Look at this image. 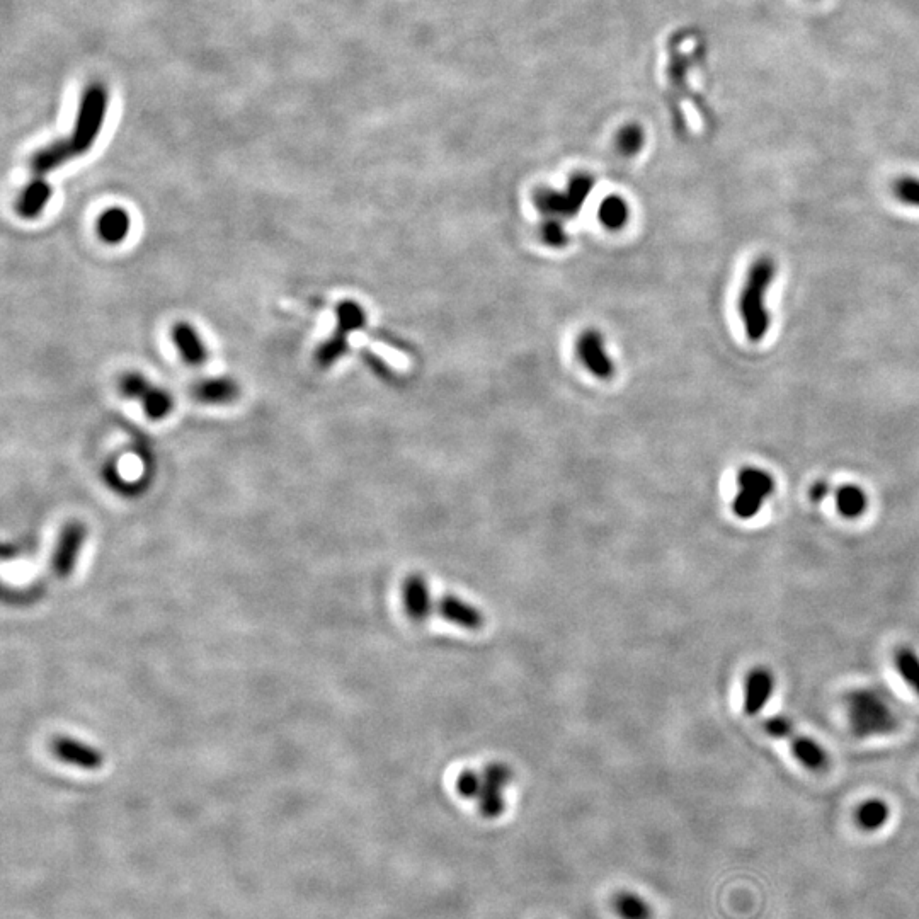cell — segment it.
Returning <instances> with one entry per match:
<instances>
[{
  "mask_svg": "<svg viewBox=\"0 0 919 919\" xmlns=\"http://www.w3.org/2000/svg\"><path fill=\"white\" fill-rule=\"evenodd\" d=\"M108 106V94L103 86H91L84 92L80 101L79 116L75 123L72 137L48 145L45 149L38 150L31 159V174L33 179H45L48 172L55 171L65 162L86 154L94 142L98 140L99 132L103 128L104 116Z\"/></svg>",
  "mask_w": 919,
  "mask_h": 919,
  "instance_id": "cell-1",
  "label": "cell"
},
{
  "mask_svg": "<svg viewBox=\"0 0 919 919\" xmlns=\"http://www.w3.org/2000/svg\"><path fill=\"white\" fill-rule=\"evenodd\" d=\"M777 266L770 256H761L751 264L739 297V315L751 343H761L770 331L771 315L766 297L775 280Z\"/></svg>",
  "mask_w": 919,
  "mask_h": 919,
  "instance_id": "cell-2",
  "label": "cell"
},
{
  "mask_svg": "<svg viewBox=\"0 0 919 919\" xmlns=\"http://www.w3.org/2000/svg\"><path fill=\"white\" fill-rule=\"evenodd\" d=\"M846 712L851 731L858 737L885 736L896 731L899 725L891 703L877 690L851 691L846 697Z\"/></svg>",
  "mask_w": 919,
  "mask_h": 919,
  "instance_id": "cell-3",
  "label": "cell"
},
{
  "mask_svg": "<svg viewBox=\"0 0 919 919\" xmlns=\"http://www.w3.org/2000/svg\"><path fill=\"white\" fill-rule=\"evenodd\" d=\"M594 179L588 174H576L564 191L540 189L535 195V205L548 218L574 217L583 208L584 201L593 191Z\"/></svg>",
  "mask_w": 919,
  "mask_h": 919,
  "instance_id": "cell-4",
  "label": "cell"
},
{
  "mask_svg": "<svg viewBox=\"0 0 919 919\" xmlns=\"http://www.w3.org/2000/svg\"><path fill=\"white\" fill-rule=\"evenodd\" d=\"M737 492L732 501V511L739 520H753L765 506L766 499L775 492V479L770 472L758 467H744L737 475Z\"/></svg>",
  "mask_w": 919,
  "mask_h": 919,
  "instance_id": "cell-5",
  "label": "cell"
},
{
  "mask_svg": "<svg viewBox=\"0 0 919 919\" xmlns=\"http://www.w3.org/2000/svg\"><path fill=\"white\" fill-rule=\"evenodd\" d=\"M365 320V310L361 309L358 303L349 302V300L339 303V307H337L336 332L317 351V363H319V366L329 368L332 363H336L343 356L344 351L348 349L349 334L365 326Z\"/></svg>",
  "mask_w": 919,
  "mask_h": 919,
  "instance_id": "cell-6",
  "label": "cell"
},
{
  "mask_svg": "<svg viewBox=\"0 0 919 919\" xmlns=\"http://www.w3.org/2000/svg\"><path fill=\"white\" fill-rule=\"evenodd\" d=\"M763 727L771 737H778V739H785L788 743H792L795 758L805 768L821 771L828 766V754L822 749L821 744H817L811 737L800 736L790 720L783 719V717H770L765 720Z\"/></svg>",
  "mask_w": 919,
  "mask_h": 919,
  "instance_id": "cell-7",
  "label": "cell"
},
{
  "mask_svg": "<svg viewBox=\"0 0 919 919\" xmlns=\"http://www.w3.org/2000/svg\"><path fill=\"white\" fill-rule=\"evenodd\" d=\"M120 392L125 395L126 399L140 400L142 402L145 414L159 421L169 416L172 411V397L167 394L166 390H160L155 387L147 378L140 373H126L120 378Z\"/></svg>",
  "mask_w": 919,
  "mask_h": 919,
  "instance_id": "cell-8",
  "label": "cell"
},
{
  "mask_svg": "<svg viewBox=\"0 0 919 919\" xmlns=\"http://www.w3.org/2000/svg\"><path fill=\"white\" fill-rule=\"evenodd\" d=\"M511 778H513V773L509 770V766L501 765V763H492L480 771V788L475 802L484 816L497 817L503 814L506 809L504 790L511 782Z\"/></svg>",
  "mask_w": 919,
  "mask_h": 919,
  "instance_id": "cell-9",
  "label": "cell"
},
{
  "mask_svg": "<svg viewBox=\"0 0 919 919\" xmlns=\"http://www.w3.org/2000/svg\"><path fill=\"white\" fill-rule=\"evenodd\" d=\"M86 537V526L79 521L69 523L63 528L62 535L58 538L57 550L53 554L52 567L55 576L65 579L72 574Z\"/></svg>",
  "mask_w": 919,
  "mask_h": 919,
  "instance_id": "cell-10",
  "label": "cell"
},
{
  "mask_svg": "<svg viewBox=\"0 0 919 919\" xmlns=\"http://www.w3.org/2000/svg\"><path fill=\"white\" fill-rule=\"evenodd\" d=\"M52 751L58 760L80 770H99L104 765V756L98 748L82 743L72 737L58 736L52 741Z\"/></svg>",
  "mask_w": 919,
  "mask_h": 919,
  "instance_id": "cell-11",
  "label": "cell"
},
{
  "mask_svg": "<svg viewBox=\"0 0 919 919\" xmlns=\"http://www.w3.org/2000/svg\"><path fill=\"white\" fill-rule=\"evenodd\" d=\"M434 611L446 622L465 630H479L484 627L482 611L455 594H445L434 601Z\"/></svg>",
  "mask_w": 919,
  "mask_h": 919,
  "instance_id": "cell-12",
  "label": "cell"
},
{
  "mask_svg": "<svg viewBox=\"0 0 919 919\" xmlns=\"http://www.w3.org/2000/svg\"><path fill=\"white\" fill-rule=\"evenodd\" d=\"M402 603H404L407 615L416 622H424L426 618L433 615L434 601L431 598L426 577L419 576V574L407 577L402 586Z\"/></svg>",
  "mask_w": 919,
  "mask_h": 919,
  "instance_id": "cell-13",
  "label": "cell"
},
{
  "mask_svg": "<svg viewBox=\"0 0 919 919\" xmlns=\"http://www.w3.org/2000/svg\"><path fill=\"white\" fill-rule=\"evenodd\" d=\"M577 353L583 365L594 377L610 378L613 375V363L606 354L603 337L598 332H584L583 336L579 337Z\"/></svg>",
  "mask_w": 919,
  "mask_h": 919,
  "instance_id": "cell-14",
  "label": "cell"
},
{
  "mask_svg": "<svg viewBox=\"0 0 919 919\" xmlns=\"http://www.w3.org/2000/svg\"><path fill=\"white\" fill-rule=\"evenodd\" d=\"M775 688L773 674L765 668H756L744 681V712L758 715L765 708Z\"/></svg>",
  "mask_w": 919,
  "mask_h": 919,
  "instance_id": "cell-15",
  "label": "cell"
},
{
  "mask_svg": "<svg viewBox=\"0 0 919 919\" xmlns=\"http://www.w3.org/2000/svg\"><path fill=\"white\" fill-rule=\"evenodd\" d=\"M191 394L203 404L222 406L239 399V385L229 378H206L193 385Z\"/></svg>",
  "mask_w": 919,
  "mask_h": 919,
  "instance_id": "cell-16",
  "label": "cell"
},
{
  "mask_svg": "<svg viewBox=\"0 0 919 919\" xmlns=\"http://www.w3.org/2000/svg\"><path fill=\"white\" fill-rule=\"evenodd\" d=\"M172 339L188 365L201 366L208 360L205 344L201 343L195 327L189 326L186 322H179L172 329Z\"/></svg>",
  "mask_w": 919,
  "mask_h": 919,
  "instance_id": "cell-17",
  "label": "cell"
},
{
  "mask_svg": "<svg viewBox=\"0 0 919 919\" xmlns=\"http://www.w3.org/2000/svg\"><path fill=\"white\" fill-rule=\"evenodd\" d=\"M50 196H52V188L45 179H31L28 186L24 188L23 195L19 196L18 206H16L19 215L28 220L40 217Z\"/></svg>",
  "mask_w": 919,
  "mask_h": 919,
  "instance_id": "cell-18",
  "label": "cell"
},
{
  "mask_svg": "<svg viewBox=\"0 0 919 919\" xmlns=\"http://www.w3.org/2000/svg\"><path fill=\"white\" fill-rule=\"evenodd\" d=\"M98 232L108 244H120L130 232V217L121 208H111L99 218Z\"/></svg>",
  "mask_w": 919,
  "mask_h": 919,
  "instance_id": "cell-19",
  "label": "cell"
},
{
  "mask_svg": "<svg viewBox=\"0 0 919 919\" xmlns=\"http://www.w3.org/2000/svg\"><path fill=\"white\" fill-rule=\"evenodd\" d=\"M836 508L846 520H857L868 508V497L862 487L855 484L841 486L836 492Z\"/></svg>",
  "mask_w": 919,
  "mask_h": 919,
  "instance_id": "cell-20",
  "label": "cell"
},
{
  "mask_svg": "<svg viewBox=\"0 0 919 919\" xmlns=\"http://www.w3.org/2000/svg\"><path fill=\"white\" fill-rule=\"evenodd\" d=\"M891 809L885 804L884 800L870 799L865 800L857 812H855V821L860 828L865 831H877L882 828L885 822L889 821Z\"/></svg>",
  "mask_w": 919,
  "mask_h": 919,
  "instance_id": "cell-21",
  "label": "cell"
},
{
  "mask_svg": "<svg viewBox=\"0 0 919 919\" xmlns=\"http://www.w3.org/2000/svg\"><path fill=\"white\" fill-rule=\"evenodd\" d=\"M615 911L622 919H651L652 909L649 902L635 892H620L615 897Z\"/></svg>",
  "mask_w": 919,
  "mask_h": 919,
  "instance_id": "cell-22",
  "label": "cell"
},
{
  "mask_svg": "<svg viewBox=\"0 0 919 919\" xmlns=\"http://www.w3.org/2000/svg\"><path fill=\"white\" fill-rule=\"evenodd\" d=\"M598 218L606 229L618 230L628 222V205L620 196H608L601 203Z\"/></svg>",
  "mask_w": 919,
  "mask_h": 919,
  "instance_id": "cell-23",
  "label": "cell"
},
{
  "mask_svg": "<svg viewBox=\"0 0 919 919\" xmlns=\"http://www.w3.org/2000/svg\"><path fill=\"white\" fill-rule=\"evenodd\" d=\"M894 666L902 680L906 681L919 695V656L909 647H901L894 654Z\"/></svg>",
  "mask_w": 919,
  "mask_h": 919,
  "instance_id": "cell-24",
  "label": "cell"
},
{
  "mask_svg": "<svg viewBox=\"0 0 919 919\" xmlns=\"http://www.w3.org/2000/svg\"><path fill=\"white\" fill-rule=\"evenodd\" d=\"M644 142H646V135H644V130L639 125L623 126L620 133H618V150L623 155H627V157L639 154L642 147H644Z\"/></svg>",
  "mask_w": 919,
  "mask_h": 919,
  "instance_id": "cell-25",
  "label": "cell"
},
{
  "mask_svg": "<svg viewBox=\"0 0 919 919\" xmlns=\"http://www.w3.org/2000/svg\"><path fill=\"white\" fill-rule=\"evenodd\" d=\"M892 193L904 205L919 208V177H899L892 184Z\"/></svg>",
  "mask_w": 919,
  "mask_h": 919,
  "instance_id": "cell-26",
  "label": "cell"
},
{
  "mask_svg": "<svg viewBox=\"0 0 919 919\" xmlns=\"http://www.w3.org/2000/svg\"><path fill=\"white\" fill-rule=\"evenodd\" d=\"M542 239L543 242L550 247H564L567 242H569L566 230H564L562 223H560L557 218H550V220L543 225Z\"/></svg>",
  "mask_w": 919,
  "mask_h": 919,
  "instance_id": "cell-27",
  "label": "cell"
},
{
  "mask_svg": "<svg viewBox=\"0 0 919 919\" xmlns=\"http://www.w3.org/2000/svg\"><path fill=\"white\" fill-rule=\"evenodd\" d=\"M480 788V771L465 770L458 775L457 790L458 794L465 799L475 800L479 794Z\"/></svg>",
  "mask_w": 919,
  "mask_h": 919,
  "instance_id": "cell-28",
  "label": "cell"
},
{
  "mask_svg": "<svg viewBox=\"0 0 919 919\" xmlns=\"http://www.w3.org/2000/svg\"><path fill=\"white\" fill-rule=\"evenodd\" d=\"M829 492H831V487H829L828 482H826V480H817L816 484L811 487L809 496H811L812 503L817 504L822 503V501L826 499V496H828Z\"/></svg>",
  "mask_w": 919,
  "mask_h": 919,
  "instance_id": "cell-29",
  "label": "cell"
}]
</instances>
